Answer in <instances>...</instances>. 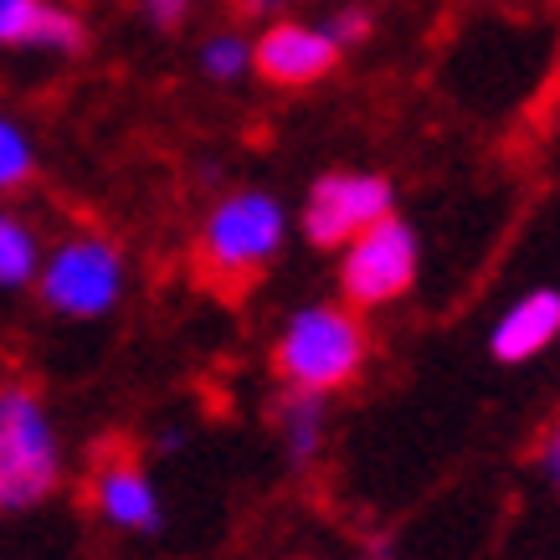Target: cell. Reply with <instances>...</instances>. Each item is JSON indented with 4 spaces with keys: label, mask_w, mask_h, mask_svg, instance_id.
<instances>
[{
    "label": "cell",
    "mask_w": 560,
    "mask_h": 560,
    "mask_svg": "<svg viewBox=\"0 0 560 560\" xmlns=\"http://www.w3.org/2000/svg\"><path fill=\"white\" fill-rule=\"evenodd\" d=\"M365 360H371V329L360 319V308H350L345 299L299 304L272 340V375L293 390L335 396L355 386Z\"/></svg>",
    "instance_id": "obj_1"
},
{
    "label": "cell",
    "mask_w": 560,
    "mask_h": 560,
    "mask_svg": "<svg viewBox=\"0 0 560 560\" xmlns=\"http://www.w3.org/2000/svg\"><path fill=\"white\" fill-rule=\"evenodd\" d=\"M0 47L83 51L88 26L57 0H0Z\"/></svg>",
    "instance_id": "obj_10"
},
{
    "label": "cell",
    "mask_w": 560,
    "mask_h": 560,
    "mask_svg": "<svg viewBox=\"0 0 560 560\" xmlns=\"http://www.w3.org/2000/svg\"><path fill=\"white\" fill-rule=\"evenodd\" d=\"M335 62H340V47H335L324 32H314V26H299V21H278V26H268L253 47L257 78L272 83V88L319 83V78L335 72Z\"/></svg>",
    "instance_id": "obj_8"
},
{
    "label": "cell",
    "mask_w": 560,
    "mask_h": 560,
    "mask_svg": "<svg viewBox=\"0 0 560 560\" xmlns=\"http://www.w3.org/2000/svg\"><path fill=\"white\" fill-rule=\"evenodd\" d=\"M560 340V289L520 293L499 319L489 324V355L499 365H529Z\"/></svg>",
    "instance_id": "obj_9"
},
{
    "label": "cell",
    "mask_w": 560,
    "mask_h": 560,
    "mask_svg": "<svg viewBox=\"0 0 560 560\" xmlns=\"http://www.w3.org/2000/svg\"><path fill=\"white\" fill-rule=\"evenodd\" d=\"M88 510L98 514V525L129 540H150L165 529V499L160 483L139 458L129 453H108V458L88 474Z\"/></svg>",
    "instance_id": "obj_7"
},
{
    "label": "cell",
    "mask_w": 560,
    "mask_h": 560,
    "mask_svg": "<svg viewBox=\"0 0 560 560\" xmlns=\"http://www.w3.org/2000/svg\"><path fill=\"white\" fill-rule=\"evenodd\" d=\"M144 11H150V21L160 26V32H175V26L186 21L190 0H144Z\"/></svg>",
    "instance_id": "obj_17"
},
{
    "label": "cell",
    "mask_w": 560,
    "mask_h": 560,
    "mask_svg": "<svg viewBox=\"0 0 560 560\" xmlns=\"http://www.w3.org/2000/svg\"><path fill=\"white\" fill-rule=\"evenodd\" d=\"M283 5H293V0H232L237 16H268V11H283Z\"/></svg>",
    "instance_id": "obj_18"
},
{
    "label": "cell",
    "mask_w": 560,
    "mask_h": 560,
    "mask_svg": "<svg viewBox=\"0 0 560 560\" xmlns=\"http://www.w3.org/2000/svg\"><path fill=\"white\" fill-rule=\"evenodd\" d=\"M129 289V262H124L119 242L103 237V232H72L42 257L36 272V304L47 308L51 319L68 324H93L108 319L124 304Z\"/></svg>",
    "instance_id": "obj_4"
},
{
    "label": "cell",
    "mask_w": 560,
    "mask_h": 560,
    "mask_svg": "<svg viewBox=\"0 0 560 560\" xmlns=\"http://www.w3.org/2000/svg\"><path fill=\"white\" fill-rule=\"evenodd\" d=\"M540 468H545V478H550L556 493H560V411L550 417V427H545V438H540Z\"/></svg>",
    "instance_id": "obj_16"
},
{
    "label": "cell",
    "mask_w": 560,
    "mask_h": 560,
    "mask_svg": "<svg viewBox=\"0 0 560 560\" xmlns=\"http://www.w3.org/2000/svg\"><path fill=\"white\" fill-rule=\"evenodd\" d=\"M272 432H278L283 463H289L293 474L314 468L324 458V447H329V396L283 386L278 401H272Z\"/></svg>",
    "instance_id": "obj_11"
},
{
    "label": "cell",
    "mask_w": 560,
    "mask_h": 560,
    "mask_svg": "<svg viewBox=\"0 0 560 560\" xmlns=\"http://www.w3.org/2000/svg\"><path fill=\"white\" fill-rule=\"evenodd\" d=\"M417 268H422L417 232L390 211L375 226H365L350 247H340V299L360 314L386 308L417 289Z\"/></svg>",
    "instance_id": "obj_5"
},
{
    "label": "cell",
    "mask_w": 560,
    "mask_h": 560,
    "mask_svg": "<svg viewBox=\"0 0 560 560\" xmlns=\"http://www.w3.org/2000/svg\"><path fill=\"white\" fill-rule=\"evenodd\" d=\"M68 478L62 427L26 381H0V514H32Z\"/></svg>",
    "instance_id": "obj_2"
},
{
    "label": "cell",
    "mask_w": 560,
    "mask_h": 560,
    "mask_svg": "<svg viewBox=\"0 0 560 560\" xmlns=\"http://www.w3.org/2000/svg\"><path fill=\"white\" fill-rule=\"evenodd\" d=\"M390 180L371 171H329L319 175L304 196V211H299V226H304V242L319 247V253H340L350 242L375 226L381 217H390Z\"/></svg>",
    "instance_id": "obj_6"
},
{
    "label": "cell",
    "mask_w": 560,
    "mask_h": 560,
    "mask_svg": "<svg viewBox=\"0 0 560 560\" xmlns=\"http://www.w3.org/2000/svg\"><path fill=\"white\" fill-rule=\"evenodd\" d=\"M36 180V144L16 119L0 114V196H16Z\"/></svg>",
    "instance_id": "obj_13"
},
{
    "label": "cell",
    "mask_w": 560,
    "mask_h": 560,
    "mask_svg": "<svg viewBox=\"0 0 560 560\" xmlns=\"http://www.w3.org/2000/svg\"><path fill=\"white\" fill-rule=\"evenodd\" d=\"M324 36H329V42H335L340 51L355 47V42H365V36H371V16H365L360 5H345V11H335V16H329Z\"/></svg>",
    "instance_id": "obj_15"
},
{
    "label": "cell",
    "mask_w": 560,
    "mask_h": 560,
    "mask_svg": "<svg viewBox=\"0 0 560 560\" xmlns=\"http://www.w3.org/2000/svg\"><path fill=\"white\" fill-rule=\"evenodd\" d=\"M289 242V211L268 190H232L206 211L196 232V268L211 289L242 293L278 262Z\"/></svg>",
    "instance_id": "obj_3"
},
{
    "label": "cell",
    "mask_w": 560,
    "mask_h": 560,
    "mask_svg": "<svg viewBox=\"0 0 560 560\" xmlns=\"http://www.w3.org/2000/svg\"><path fill=\"white\" fill-rule=\"evenodd\" d=\"M201 68L206 78H217V83H232V78H242V72L253 68V47L242 42V36H211L201 51Z\"/></svg>",
    "instance_id": "obj_14"
},
{
    "label": "cell",
    "mask_w": 560,
    "mask_h": 560,
    "mask_svg": "<svg viewBox=\"0 0 560 560\" xmlns=\"http://www.w3.org/2000/svg\"><path fill=\"white\" fill-rule=\"evenodd\" d=\"M42 232H36L32 221L11 211V206H0V293H21L36 283V272H42Z\"/></svg>",
    "instance_id": "obj_12"
},
{
    "label": "cell",
    "mask_w": 560,
    "mask_h": 560,
    "mask_svg": "<svg viewBox=\"0 0 560 560\" xmlns=\"http://www.w3.org/2000/svg\"><path fill=\"white\" fill-rule=\"evenodd\" d=\"M180 447H186V432H160V453H180Z\"/></svg>",
    "instance_id": "obj_19"
},
{
    "label": "cell",
    "mask_w": 560,
    "mask_h": 560,
    "mask_svg": "<svg viewBox=\"0 0 560 560\" xmlns=\"http://www.w3.org/2000/svg\"><path fill=\"white\" fill-rule=\"evenodd\" d=\"M355 560H390V556L381 550V545H375V550H365V556H355Z\"/></svg>",
    "instance_id": "obj_20"
}]
</instances>
